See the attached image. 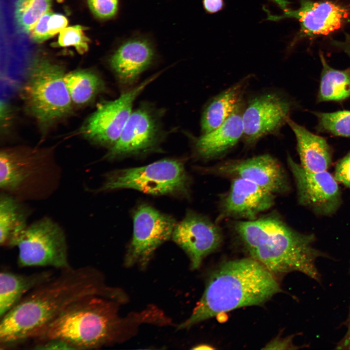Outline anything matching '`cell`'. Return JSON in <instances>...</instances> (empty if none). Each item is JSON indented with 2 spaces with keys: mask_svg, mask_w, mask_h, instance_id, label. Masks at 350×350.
I'll return each instance as SVG.
<instances>
[{
  "mask_svg": "<svg viewBox=\"0 0 350 350\" xmlns=\"http://www.w3.org/2000/svg\"><path fill=\"white\" fill-rule=\"evenodd\" d=\"M27 294L0 318V346L12 348L30 339L65 310L88 296H111L101 273L90 265L60 270Z\"/></svg>",
  "mask_w": 350,
  "mask_h": 350,
  "instance_id": "cell-1",
  "label": "cell"
},
{
  "mask_svg": "<svg viewBox=\"0 0 350 350\" xmlns=\"http://www.w3.org/2000/svg\"><path fill=\"white\" fill-rule=\"evenodd\" d=\"M232 228L249 257L275 276L297 271L319 280L315 262L321 254L313 235L295 230L276 214L236 220Z\"/></svg>",
  "mask_w": 350,
  "mask_h": 350,
  "instance_id": "cell-2",
  "label": "cell"
},
{
  "mask_svg": "<svg viewBox=\"0 0 350 350\" xmlns=\"http://www.w3.org/2000/svg\"><path fill=\"white\" fill-rule=\"evenodd\" d=\"M276 276L250 257L224 262L210 274L197 306L178 329L239 308L263 304L281 291Z\"/></svg>",
  "mask_w": 350,
  "mask_h": 350,
  "instance_id": "cell-3",
  "label": "cell"
},
{
  "mask_svg": "<svg viewBox=\"0 0 350 350\" xmlns=\"http://www.w3.org/2000/svg\"><path fill=\"white\" fill-rule=\"evenodd\" d=\"M112 298L95 294L77 301L42 329L33 340L60 339L74 350L98 349L114 342L121 334L122 323Z\"/></svg>",
  "mask_w": 350,
  "mask_h": 350,
  "instance_id": "cell-4",
  "label": "cell"
},
{
  "mask_svg": "<svg viewBox=\"0 0 350 350\" xmlns=\"http://www.w3.org/2000/svg\"><path fill=\"white\" fill-rule=\"evenodd\" d=\"M60 167L32 152L3 150L0 154L1 192L19 199L47 198L58 187Z\"/></svg>",
  "mask_w": 350,
  "mask_h": 350,
  "instance_id": "cell-5",
  "label": "cell"
},
{
  "mask_svg": "<svg viewBox=\"0 0 350 350\" xmlns=\"http://www.w3.org/2000/svg\"><path fill=\"white\" fill-rule=\"evenodd\" d=\"M190 180L184 164L164 159L150 164L112 171L106 174L98 191L128 188L155 195H187Z\"/></svg>",
  "mask_w": 350,
  "mask_h": 350,
  "instance_id": "cell-6",
  "label": "cell"
},
{
  "mask_svg": "<svg viewBox=\"0 0 350 350\" xmlns=\"http://www.w3.org/2000/svg\"><path fill=\"white\" fill-rule=\"evenodd\" d=\"M61 67L45 58L35 60L24 93L27 106L43 123H51L70 112L71 100Z\"/></svg>",
  "mask_w": 350,
  "mask_h": 350,
  "instance_id": "cell-7",
  "label": "cell"
},
{
  "mask_svg": "<svg viewBox=\"0 0 350 350\" xmlns=\"http://www.w3.org/2000/svg\"><path fill=\"white\" fill-rule=\"evenodd\" d=\"M15 247L20 267H51L61 270L70 266L64 231L49 217L28 225L15 241Z\"/></svg>",
  "mask_w": 350,
  "mask_h": 350,
  "instance_id": "cell-8",
  "label": "cell"
},
{
  "mask_svg": "<svg viewBox=\"0 0 350 350\" xmlns=\"http://www.w3.org/2000/svg\"><path fill=\"white\" fill-rule=\"evenodd\" d=\"M293 101L283 93L268 91L251 97L244 105L243 140L253 146L263 137L279 133L294 109Z\"/></svg>",
  "mask_w": 350,
  "mask_h": 350,
  "instance_id": "cell-9",
  "label": "cell"
},
{
  "mask_svg": "<svg viewBox=\"0 0 350 350\" xmlns=\"http://www.w3.org/2000/svg\"><path fill=\"white\" fill-rule=\"evenodd\" d=\"M283 11L280 15L267 13V19L278 21L285 18H295L300 23V29L294 39L296 41L305 37L327 35L338 30L347 22L350 10L346 7L331 1H314L299 0L300 7L296 10L287 6L285 0H272Z\"/></svg>",
  "mask_w": 350,
  "mask_h": 350,
  "instance_id": "cell-10",
  "label": "cell"
},
{
  "mask_svg": "<svg viewBox=\"0 0 350 350\" xmlns=\"http://www.w3.org/2000/svg\"><path fill=\"white\" fill-rule=\"evenodd\" d=\"M133 233L125 258L127 266L144 267L155 250L172 237L175 219L154 207L143 204L133 213Z\"/></svg>",
  "mask_w": 350,
  "mask_h": 350,
  "instance_id": "cell-11",
  "label": "cell"
},
{
  "mask_svg": "<svg viewBox=\"0 0 350 350\" xmlns=\"http://www.w3.org/2000/svg\"><path fill=\"white\" fill-rule=\"evenodd\" d=\"M159 74L146 79L118 98L99 105L84 127L83 132L90 140L111 147L119 138L132 114L133 104L145 88Z\"/></svg>",
  "mask_w": 350,
  "mask_h": 350,
  "instance_id": "cell-12",
  "label": "cell"
},
{
  "mask_svg": "<svg viewBox=\"0 0 350 350\" xmlns=\"http://www.w3.org/2000/svg\"><path fill=\"white\" fill-rule=\"evenodd\" d=\"M210 174L251 181L275 194L289 189L285 171L275 157L263 154L244 159L230 160L208 168Z\"/></svg>",
  "mask_w": 350,
  "mask_h": 350,
  "instance_id": "cell-13",
  "label": "cell"
},
{
  "mask_svg": "<svg viewBox=\"0 0 350 350\" xmlns=\"http://www.w3.org/2000/svg\"><path fill=\"white\" fill-rule=\"evenodd\" d=\"M172 238L189 256L192 269L198 268L204 259L216 250L223 241L217 223L193 211H189L176 224Z\"/></svg>",
  "mask_w": 350,
  "mask_h": 350,
  "instance_id": "cell-14",
  "label": "cell"
},
{
  "mask_svg": "<svg viewBox=\"0 0 350 350\" xmlns=\"http://www.w3.org/2000/svg\"><path fill=\"white\" fill-rule=\"evenodd\" d=\"M287 159L295 179L299 203L319 215L333 214L341 200L334 177L327 171H307L291 157H288Z\"/></svg>",
  "mask_w": 350,
  "mask_h": 350,
  "instance_id": "cell-15",
  "label": "cell"
},
{
  "mask_svg": "<svg viewBox=\"0 0 350 350\" xmlns=\"http://www.w3.org/2000/svg\"><path fill=\"white\" fill-rule=\"evenodd\" d=\"M275 197V194L251 181L232 178L228 190L220 198L217 221L254 220L273 207Z\"/></svg>",
  "mask_w": 350,
  "mask_h": 350,
  "instance_id": "cell-16",
  "label": "cell"
},
{
  "mask_svg": "<svg viewBox=\"0 0 350 350\" xmlns=\"http://www.w3.org/2000/svg\"><path fill=\"white\" fill-rule=\"evenodd\" d=\"M158 133L152 114L146 109H137L132 113L119 138L105 158L113 159L148 151L156 144Z\"/></svg>",
  "mask_w": 350,
  "mask_h": 350,
  "instance_id": "cell-17",
  "label": "cell"
},
{
  "mask_svg": "<svg viewBox=\"0 0 350 350\" xmlns=\"http://www.w3.org/2000/svg\"><path fill=\"white\" fill-rule=\"evenodd\" d=\"M244 103L219 127L203 134L195 142L197 155L208 160L222 157L243 139Z\"/></svg>",
  "mask_w": 350,
  "mask_h": 350,
  "instance_id": "cell-18",
  "label": "cell"
},
{
  "mask_svg": "<svg viewBox=\"0 0 350 350\" xmlns=\"http://www.w3.org/2000/svg\"><path fill=\"white\" fill-rule=\"evenodd\" d=\"M297 140L300 165L307 171H327L332 162L331 147L326 140L308 130L289 118L287 122Z\"/></svg>",
  "mask_w": 350,
  "mask_h": 350,
  "instance_id": "cell-19",
  "label": "cell"
},
{
  "mask_svg": "<svg viewBox=\"0 0 350 350\" xmlns=\"http://www.w3.org/2000/svg\"><path fill=\"white\" fill-rule=\"evenodd\" d=\"M153 56V51L147 42L133 40L119 48L111 57L110 65L122 82L129 83L150 65Z\"/></svg>",
  "mask_w": 350,
  "mask_h": 350,
  "instance_id": "cell-20",
  "label": "cell"
},
{
  "mask_svg": "<svg viewBox=\"0 0 350 350\" xmlns=\"http://www.w3.org/2000/svg\"><path fill=\"white\" fill-rule=\"evenodd\" d=\"M251 77L248 75L219 93L207 104L201 120L203 134L221 125L243 103Z\"/></svg>",
  "mask_w": 350,
  "mask_h": 350,
  "instance_id": "cell-21",
  "label": "cell"
},
{
  "mask_svg": "<svg viewBox=\"0 0 350 350\" xmlns=\"http://www.w3.org/2000/svg\"><path fill=\"white\" fill-rule=\"evenodd\" d=\"M51 270L23 274L1 270L0 273V318L29 292L54 276Z\"/></svg>",
  "mask_w": 350,
  "mask_h": 350,
  "instance_id": "cell-22",
  "label": "cell"
},
{
  "mask_svg": "<svg viewBox=\"0 0 350 350\" xmlns=\"http://www.w3.org/2000/svg\"><path fill=\"white\" fill-rule=\"evenodd\" d=\"M30 210L23 201L3 192L0 196V245L13 248L28 226Z\"/></svg>",
  "mask_w": 350,
  "mask_h": 350,
  "instance_id": "cell-23",
  "label": "cell"
},
{
  "mask_svg": "<svg viewBox=\"0 0 350 350\" xmlns=\"http://www.w3.org/2000/svg\"><path fill=\"white\" fill-rule=\"evenodd\" d=\"M319 57L322 69L317 101L339 102L350 98V68L344 70L333 69L328 64L321 52Z\"/></svg>",
  "mask_w": 350,
  "mask_h": 350,
  "instance_id": "cell-24",
  "label": "cell"
},
{
  "mask_svg": "<svg viewBox=\"0 0 350 350\" xmlns=\"http://www.w3.org/2000/svg\"><path fill=\"white\" fill-rule=\"evenodd\" d=\"M64 79L72 102L77 105L90 101L102 86L98 76L87 70L70 72L65 74Z\"/></svg>",
  "mask_w": 350,
  "mask_h": 350,
  "instance_id": "cell-25",
  "label": "cell"
},
{
  "mask_svg": "<svg viewBox=\"0 0 350 350\" xmlns=\"http://www.w3.org/2000/svg\"><path fill=\"white\" fill-rule=\"evenodd\" d=\"M51 2L52 0H17L15 18L20 31L30 33L41 16L50 10Z\"/></svg>",
  "mask_w": 350,
  "mask_h": 350,
  "instance_id": "cell-26",
  "label": "cell"
},
{
  "mask_svg": "<svg viewBox=\"0 0 350 350\" xmlns=\"http://www.w3.org/2000/svg\"><path fill=\"white\" fill-rule=\"evenodd\" d=\"M317 119L316 129L335 136L350 137V110L333 112H315Z\"/></svg>",
  "mask_w": 350,
  "mask_h": 350,
  "instance_id": "cell-27",
  "label": "cell"
},
{
  "mask_svg": "<svg viewBox=\"0 0 350 350\" xmlns=\"http://www.w3.org/2000/svg\"><path fill=\"white\" fill-rule=\"evenodd\" d=\"M84 28L75 25L64 28L59 34L57 44L60 47H74L80 54L88 49L89 38L86 35Z\"/></svg>",
  "mask_w": 350,
  "mask_h": 350,
  "instance_id": "cell-28",
  "label": "cell"
},
{
  "mask_svg": "<svg viewBox=\"0 0 350 350\" xmlns=\"http://www.w3.org/2000/svg\"><path fill=\"white\" fill-rule=\"evenodd\" d=\"M88 3L93 14L101 19L112 17L117 10L118 0H88Z\"/></svg>",
  "mask_w": 350,
  "mask_h": 350,
  "instance_id": "cell-29",
  "label": "cell"
},
{
  "mask_svg": "<svg viewBox=\"0 0 350 350\" xmlns=\"http://www.w3.org/2000/svg\"><path fill=\"white\" fill-rule=\"evenodd\" d=\"M52 14L50 10L45 13L32 29L31 37L34 41L41 43L51 37L48 30V22Z\"/></svg>",
  "mask_w": 350,
  "mask_h": 350,
  "instance_id": "cell-30",
  "label": "cell"
},
{
  "mask_svg": "<svg viewBox=\"0 0 350 350\" xmlns=\"http://www.w3.org/2000/svg\"><path fill=\"white\" fill-rule=\"evenodd\" d=\"M334 177L350 189V152L337 162Z\"/></svg>",
  "mask_w": 350,
  "mask_h": 350,
  "instance_id": "cell-31",
  "label": "cell"
},
{
  "mask_svg": "<svg viewBox=\"0 0 350 350\" xmlns=\"http://www.w3.org/2000/svg\"><path fill=\"white\" fill-rule=\"evenodd\" d=\"M33 348L36 350H74L70 344L65 341L57 339H51L35 342Z\"/></svg>",
  "mask_w": 350,
  "mask_h": 350,
  "instance_id": "cell-32",
  "label": "cell"
},
{
  "mask_svg": "<svg viewBox=\"0 0 350 350\" xmlns=\"http://www.w3.org/2000/svg\"><path fill=\"white\" fill-rule=\"evenodd\" d=\"M68 23L66 17L60 14H52L48 22V30L51 36L60 33Z\"/></svg>",
  "mask_w": 350,
  "mask_h": 350,
  "instance_id": "cell-33",
  "label": "cell"
},
{
  "mask_svg": "<svg viewBox=\"0 0 350 350\" xmlns=\"http://www.w3.org/2000/svg\"><path fill=\"white\" fill-rule=\"evenodd\" d=\"M203 3L206 11L210 14L218 12L224 7L223 0H203Z\"/></svg>",
  "mask_w": 350,
  "mask_h": 350,
  "instance_id": "cell-34",
  "label": "cell"
},
{
  "mask_svg": "<svg viewBox=\"0 0 350 350\" xmlns=\"http://www.w3.org/2000/svg\"><path fill=\"white\" fill-rule=\"evenodd\" d=\"M331 43L344 52L350 58V34L346 33L342 41L332 40Z\"/></svg>",
  "mask_w": 350,
  "mask_h": 350,
  "instance_id": "cell-35",
  "label": "cell"
},
{
  "mask_svg": "<svg viewBox=\"0 0 350 350\" xmlns=\"http://www.w3.org/2000/svg\"><path fill=\"white\" fill-rule=\"evenodd\" d=\"M289 342V339L280 340L275 339V340H273L272 342L268 344V345L266 346V348H265V349H273L274 347H275L274 349H276L277 347H280L279 349H280V346L283 347V349H286L285 347H287V348L289 349L288 347L291 346V342Z\"/></svg>",
  "mask_w": 350,
  "mask_h": 350,
  "instance_id": "cell-36",
  "label": "cell"
},
{
  "mask_svg": "<svg viewBox=\"0 0 350 350\" xmlns=\"http://www.w3.org/2000/svg\"><path fill=\"white\" fill-rule=\"evenodd\" d=\"M195 349H212V348H211L210 346H206V345H203V346H200L198 347L197 348H194Z\"/></svg>",
  "mask_w": 350,
  "mask_h": 350,
  "instance_id": "cell-37",
  "label": "cell"
}]
</instances>
